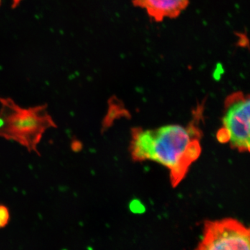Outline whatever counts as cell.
I'll list each match as a JSON object with an SVG mask.
<instances>
[{
  "label": "cell",
  "instance_id": "6da1fadb",
  "mask_svg": "<svg viewBox=\"0 0 250 250\" xmlns=\"http://www.w3.org/2000/svg\"><path fill=\"white\" fill-rule=\"evenodd\" d=\"M131 156L135 161H152L170 170L173 187L201 154L200 131L195 125H168L154 129H133Z\"/></svg>",
  "mask_w": 250,
  "mask_h": 250
},
{
  "label": "cell",
  "instance_id": "7a4b0ae2",
  "mask_svg": "<svg viewBox=\"0 0 250 250\" xmlns=\"http://www.w3.org/2000/svg\"><path fill=\"white\" fill-rule=\"evenodd\" d=\"M57 127L47 105L23 108L11 98L0 97V137L41 156L39 145L42 136L47 129Z\"/></svg>",
  "mask_w": 250,
  "mask_h": 250
},
{
  "label": "cell",
  "instance_id": "3957f363",
  "mask_svg": "<svg viewBox=\"0 0 250 250\" xmlns=\"http://www.w3.org/2000/svg\"><path fill=\"white\" fill-rule=\"evenodd\" d=\"M217 139L239 152L250 153V94L237 91L225 100Z\"/></svg>",
  "mask_w": 250,
  "mask_h": 250
},
{
  "label": "cell",
  "instance_id": "277c9868",
  "mask_svg": "<svg viewBox=\"0 0 250 250\" xmlns=\"http://www.w3.org/2000/svg\"><path fill=\"white\" fill-rule=\"evenodd\" d=\"M198 249L250 250V228L231 218L207 222Z\"/></svg>",
  "mask_w": 250,
  "mask_h": 250
},
{
  "label": "cell",
  "instance_id": "5b68a950",
  "mask_svg": "<svg viewBox=\"0 0 250 250\" xmlns=\"http://www.w3.org/2000/svg\"><path fill=\"white\" fill-rule=\"evenodd\" d=\"M190 0H133L135 6L144 9L156 22L166 18H175L182 14Z\"/></svg>",
  "mask_w": 250,
  "mask_h": 250
},
{
  "label": "cell",
  "instance_id": "8992f818",
  "mask_svg": "<svg viewBox=\"0 0 250 250\" xmlns=\"http://www.w3.org/2000/svg\"><path fill=\"white\" fill-rule=\"evenodd\" d=\"M11 214L9 208L6 206L0 205V229H4L9 225Z\"/></svg>",
  "mask_w": 250,
  "mask_h": 250
},
{
  "label": "cell",
  "instance_id": "52a82bcc",
  "mask_svg": "<svg viewBox=\"0 0 250 250\" xmlns=\"http://www.w3.org/2000/svg\"><path fill=\"white\" fill-rule=\"evenodd\" d=\"M72 149L73 151H77L80 149V145L79 142H77V141H74L73 143H72Z\"/></svg>",
  "mask_w": 250,
  "mask_h": 250
},
{
  "label": "cell",
  "instance_id": "ba28073f",
  "mask_svg": "<svg viewBox=\"0 0 250 250\" xmlns=\"http://www.w3.org/2000/svg\"><path fill=\"white\" fill-rule=\"evenodd\" d=\"M0 4H1V0H0Z\"/></svg>",
  "mask_w": 250,
  "mask_h": 250
}]
</instances>
